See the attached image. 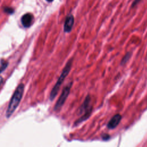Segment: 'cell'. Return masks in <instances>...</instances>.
<instances>
[{
    "label": "cell",
    "mask_w": 147,
    "mask_h": 147,
    "mask_svg": "<svg viewBox=\"0 0 147 147\" xmlns=\"http://www.w3.org/2000/svg\"><path fill=\"white\" fill-rule=\"evenodd\" d=\"M24 91V84L21 83L17 86L10 99V102L6 111V116L7 118H10L11 116L13 113L18 106L20 101L22 98Z\"/></svg>",
    "instance_id": "cell-1"
},
{
    "label": "cell",
    "mask_w": 147,
    "mask_h": 147,
    "mask_svg": "<svg viewBox=\"0 0 147 147\" xmlns=\"http://www.w3.org/2000/svg\"><path fill=\"white\" fill-rule=\"evenodd\" d=\"M72 64V59H71L66 63V64H65V67H64L56 84H55V86H53V87L52 88V89L51 91L50 96H49L51 100H53L56 96L61 84L63 83L65 78L68 76V74L69 73V72L71 71Z\"/></svg>",
    "instance_id": "cell-2"
},
{
    "label": "cell",
    "mask_w": 147,
    "mask_h": 147,
    "mask_svg": "<svg viewBox=\"0 0 147 147\" xmlns=\"http://www.w3.org/2000/svg\"><path fill=\"white\" fill-rule=\"evenodd\" d=\"M90 103H91L90 95H87L83 103H82V105L80 106V108L78 110L79 113L80 114H82L83 112L84 113V114L75 122L74 123L75 125H77L82 123V122L86 121L90 117L92 110V106L90 105Z\"/></svg>",
    "instance_id": "cell-3"
},
{
    "label": "cell",
    "mask_w": 147,
    "mask_h": 147,
    "mask_svg": "<svg viewBox=\"0 0 147 147\" xmlns=\"http://www.w3.org/2000/svg\"><path fill=\"white\" fill-rule=\"evenodd\" d=\"M72 86V82H70L64 87L61 95H60L59 99H57L55 105V107H54L55 111H57L60 110L61 107L63 106L64 103H65L70 92V90L71 89Z\"/></svg>",
    "instance_id": "cell-4"
},
{
    "label": "cell",
    "mask_w": 147,
    "mask_h": 147,
    "mask_svg": "<svg viewBox=\"0 0 147 147\" xmlns=\"http://www.w3.org/2000/svg\"><path fill=\"white\" fill-rule=\"evenodd\" d=\"M74 24V17L72 14L68 15L65 20L64 24V32L69 33L73 27Z\"/></svg>",
    "instance_id": "cell-5"
},
{
    "label": "cell",
    "mask_w": 147,
    "mask_h": 147,
    "mask_svg": "<svg viewBox=\"0 0 147 147\" xmlns=\"http://www.w3.org/2000/svg\"><path fill=\"white\" fill-rule=\"evenodd\" d=\"M122 119V116L119 114H115L111 119L107 123V127L109 129H115L119 123Z\"/></svg>",
    "instance_id": "cell-6"
},
{
    "label": "cell",
    "mask_w": 147,
    "mask_h": 147,
    "mask_svg": "<svg viewBox=\"0 0 147 147\" xmlns=\"http://www.w3.org/2000/svg\"><path fill=\"white\" fill-rule=\"evenodd\" d=\"M33 18V17L32 14L30 13L25 14L22 16L21 19L22 25L25 28H29V26H30V25L32 24Z\"/></svg>",
    "instance_id": "cell-7"
},
{
    "label": "cell",
    "mask_w": 147,
    "mask_h": 147,
    "mask_svg": "<svg viewBox=\"0 0 147 147\" xmlns=\"http://www.w3.org/2000/svg\"><path fill=\"white\" fill-rule=\"evenodd\" d=\"M131 57V52H128L123 57L121 61V65H124L125 64L127 61L129 60V59Z\"/></svg>",
    "instance_id": "cell-8"
},
{
    "label": "cell",
    "mask_w": 147,
    "mask_h": 147,
    "mask_svg": "<svg viewBox=\"0 0 147 147\" xmlns=\"http://www.w3.org/2000/svg\"><path fill=\"white\" fill-rule=\"evenodd\" d=\"M3 11L9 14H12L14 13V9L10 7H5L3 8Z\"/></svg>",
    "instance_id": "cell-9"
},
{
    "label": "cell",
    "mask_w": 147,
    "mask_h": 147,
    "mask_svg": "<svg viewBox=\"0 0 147 147\" xmlns=\"http://www.w3.org/2000/svg\"><path fill=\"white\" fill-rule=\"evenodd\" d=\"M7 65H8V63L6 61H3V63H2L1 67L0 68V74L5 69V68L7 67Z\"/></svg>",
    "instance_id": "cell-10"
},
{
    "label": "cell",
    "mask_w": 147,
    "mask_h": 147,
    "mask_svg": "<svg viewBox=\"0 0 147 147\" xmlns=\"http://www.w3.org/2000/svg\"><path fill=\"white\" fill-rule=\"evenodd\" d=\"M102 138L103 140L107 141L110 138V136L107 134H103V135H102Z\"/></svg>",
    "instance_id": "cell-11"
},
{
    "label": "cell",
    "mask_w": 147,
    "mask_h": 147,
    "mask_svg": "<svg viewBox=\"0 0 147 147\" xmlns=\"http://www.w3.org/2000/svg\"><path fill=\"white\" fill-rule=\"evenodd\" d=\"M141 0H134L132 4H131V7H134V6H136L140 2Z\"/></svg>",
    "instance_id": "cell-12"
},
{
    "label": "cell",
    "mask_w": 147,
    "mask_h": 147,
    "mask_svg": "<svg viewBox=\"0 0 147 147\" xmlns=\"http://www.w3.org/2000/svg\"><path fill=\"white\" fill-rule=\"evenodd\" d=\"M47 2H52L53 0H46Z\"/></svg>",
    "instance_id": "cell-13"
}]
</instances>
